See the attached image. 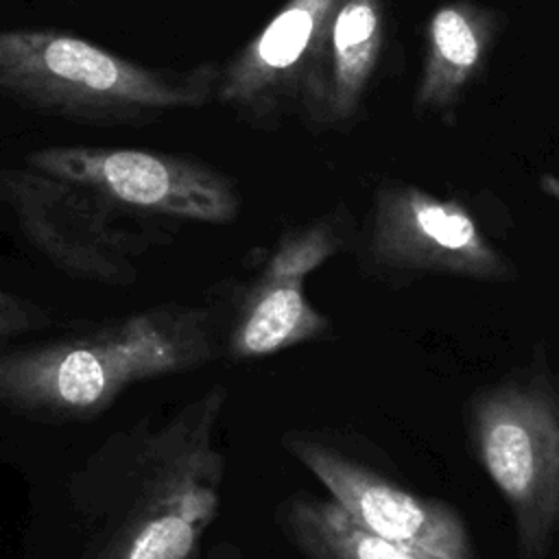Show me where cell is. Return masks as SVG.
Returning a JSON list of instances; mask_svg holds the SVG:
<instances>
[{
  "label": "cell",
  "instance_id": "obj_9",
  "mask_svg": "<svg viewBox=\"0 0 559 559\" xmlns=\"http://www.w3.org/2000/svg\"><path fill=\"white\" fill-rule=\"evenodd\" d=\"M332 4L288 0L221 66L216 100L253 127H277L293 105H304Z\"/></svg>",
  "mask_w": 559,
  "mask_h": 559
},
{
  "label": "cell",
  "instance_id": "obj_13",
  "mask_svg": "<svg viewBox=\"0 0 559 559\" xmlns=\"http://www.w3.org/2000/svg\"><path fill=\"white\" fill-rule=\"evenodd\" d=\"M50 325V312L37 301L0 288V343Z\"/></svg>",
  "mask_w": 559,
  "mask_h": 559
},
{
  "label": "cell",
  "instance_id": "obj_14",
  "mask_svg": "<svg viewBox=\"0 0 559 559\" xmlns=\"http://www.w3.org/2000/svg\"><path fill=\"white\" fill-rule=\"evenodd\" d=\"M212 559H240V552H238L236 548H229V546H225V548L216 550V552L212 555Z\"/></svg>",
  "mask_w": 559,
  "mask_h": 559
},
{
  "label": "cell",
  "instance_id": "obj_8",
  "mask_svg": "<svg viewBox=\"0 0 559 559\" xmlns=\"http://www.w3.org/2000/svg\"><path fill=\"white\" fill-rule=\"evenodd\" d=\"M282 443L371 533L439 559H469L465 526L443 504L395 487L308 430H288Z\"/></svg>",
  "mask_w": 559,
  "mask_h": 559
},
{
  "label": "cell",
  "instance_id": "obj_12",
  "mask_svg": "<svg viewBox=\"0 0 559 559\" xmlns=\"http://www.w3.org/2000/svg\"><path fill=\"white\" fill-rule=\"evenodd\" d=\"M432 37L439 52L454 66H472L478 44L467 22L456 11H441L432 22Z\"/></svg>",
  "mask_w": 559,
  "mask_h": 559
},
{
  "label": "cell",
  "instance_id": "obj_3",
  "mask_svg": "<svg viewBox=\"0 0 559 559\" xmlns=\"http://www.w3.org/2000/svg\"><path fill=\"white\" fill-rule=\"evenodd\" d=\"M221 66L151 68L55 28L0 31V94L87 124H151L216 98Z\"/></svg>",
  "mask_w": 559,
  "mask_h": 559
},
{
  "label": "cell",
  "instance_id": "obj_7",
  "mask_svg": "<svg viewBox=\"0 0 559 559\" xmlns=\"http://www.w3.org/2000/svg\"><path fill=\"white\" fill-rule=\"evenodd\" d=\"M338 249L328 223L286 229L264 253L255 273L223 306V356L260 360L310 343L330 321L306 297V280Z\"/></svg>",
  "mask_w": 559,
  "mask_h": 559
},
{
  "label": "cell",
  "instance_id": "obj_6",
  "mask_svg": "<svg viewBox=\"0 0 559 559\" xmlns=\"http://www.w3.org/2000/svg\"><path fill=\"white\" fill-rule=\"evenodd\" d=\"M478 456L509 502L522 559H544L559 522V404L535 386H504L474 408Z\"/></svg>",
  "mask_w": 559,
  "mask_h": 559
},
{
  "label": "cell",
  "instance_id": "obj_5",
  "mask_svg": "<svg viewBox=\"0 0 559 559\" xmlns=\"http://www.w3.org/2000/svg\"><path fill=\"white\" fill-rule=\"evenodd\" d=\"M26 164L72 181L127 212L229 225L242 207L234 179L190 155L74 144L33 151Z\"/></svg>",
  "mask_w": 559,
  "mask_h": 559
},
{
  "label": "cell",
  "instance_id": "obj_2",
  "mask_svg": "<svg viewBox=\"0 0 559 559\" xmlns=\"http://www.w3.org/2000/svg\"><path fill=\"white\" fill-rule=\"evenodd\" d=\"M223 356V304H159L0 352V408L37 421L103 415L131 384Z\"/></svg>",
  "mask_w": 559,
  "mask_h": 559
},
{
  "label": "cell",
  "instance_id": "obj_11",
  "mask_svg": "<svg viewBox=\"0 0 559 559\" xmlns=\"http://www.w3.org/2000/svg\"><path fill=\"white\" fill-rule=\"evenodd\" d=\"M275 518L308 559H439L371 533L332 498L288 496L277 504Z\"/></svg>",
  "mask_w": 559,
  "mask_h": 559
},
{
  "label": "cell",
  "instance_id": "obj_4",
  "mask_svg": "<svg viewBox=\"0 0 559 559\" xmlns=\"http://www.w3.org/2000/svg\"><path fill=\"white\" fill-rule=\"evenodd\" d=\"M0 199L31 245L55 269L83 282L131 286L140 258L168 240L164 229L129 225L127 210L28 164H0Z\"/></svg>",
  "mask_w": 559,
  "mask_h": 559
},
{
  "label": "cell",
  "instance_id": "obj_1",
  "mask_svg": "<svg viewBox=\"0 0 559 559\" xmlns=\"http://www.w3.org/2000/svg\"><path fill=\"white\" fill-rule=\"evenodd\" d=\"M227 395L214 382L166 415L109 435L85 459L70 483L81 559H199L223 500Z\"/></svg>",
  "mask_w": 559,
  "mask_h": 559
},
{
  "label": "cell",
  "instance_id": "obj_10",
  "mask_svg": "<svg viewBox=\"0 0 559 559\" xmlns=\"http://www.w3.org/2000/svg\"><path fill=\"white\" fill-rule=\"evenodd\" d=\"M373 253L402 269H432L465 275H502L504 266L480 240L472 218L456 207L413 201L382 214Z\"/></svg>",
  "mask_w": 559,
  "mask_h": 559
}]
</instances>
